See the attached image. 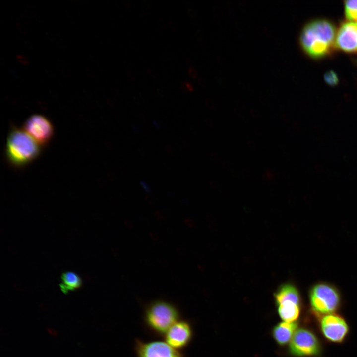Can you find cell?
Segmentation results:
<instances>
[{
	"label": "cell",
	"mask_w": 357,
	"mask_h": 357,
	"mask_svg": "<svg viewBox=\"0 0 357 357\" xmlns=\"http://www.w3.org/2000/svg\"><path fill=\"white\" fill-rule=\"evenodd\" d=\"M188 72L190 77L193 78H195L197 76L196 71L192 67L189 68Z\"/></svg>",
	"instance_id": "25"
},
{
	"label": "cell",
	"mask_w": 357,
	"mask_h": 357,
	"mask_svg": "<svg viewBox=\"0 0 357 357\" xmlns=\"http://www.w3.org/2000/svg\"><path fill=\"white\" fill-rule=\"evenodd\" d=\"M344 5L346 17L350 20L357 22V0L345 1Z\"/></svg>",
	"instance_id": "15"
},
{
	"label": "cell",
	"mask_w": 357,
	"mask_h": 357,
	"mask_svg": "<svg viewBox=\"0 0 357 357\" xmlns=\"http://www.w3.org/2000/svg\"><path fill=\"white\" fill-rule=\"evenodd\" d=\"M321 329L324 336L333 342H341L348 331L345 320L334 314H328L321 320Z\"/></svg>",
	"instance_id": "9"
},
{
	"label": "cell",
	"mask_w": 357,
	"mask_h": 357,
	"mask_svg": "<svg viewBox=\"0 0 357 357\" xmlns=\"http://www.w3.org/2000/svg\"><path fill=\"white\" fill-rule=\"evenodd\" d=\"M157 24L159 28L161 29H165L166 28V24L164 20L162 18H158L157 20Z\"/></svg>",
	"instance_id": "23"
},
{
	"label": "cell",
	"mask_w": 357,
	"mask_h": 357,
	"mask_svg": "<svg viewBox=\"0 0 357 357\" xmlns=\"http://www.w3.org/2000/svg\"><path fill=\"white\" fill-rule=\"evenodd\" d=\"M187 14L191 18L194 17L193 11L191 9L189 8L187 9Z\"/></svg>",
	"instance_id": "28"
},
{
	"label": "cell",
	"mask_w": 357,
	"mask_h": 357,
	"mask_svg": "<svg viewBox=\"0 0 357 357\" xmlns=\"http://www.w3.org/2000/svg\"><path fill=\"white\" fill-rule=\"evenodd\" d=\"M135 352L137 357H184L179 350L161 341L138 340L135 343Z\"/></svg>",
	"instance_id": "7"
},
{
	"label": "cell",
	"mask_w": 357,
	"mask_h": 357,
	"mask_svg": "<svg viewBox=\"0 0 357 357\" xmlns=\"http://www.w3.org/2000/svg\"><path fill=\"white\" fill-rule=\"evenodd\" d=\"M315 132H316L317 133H320L321 132L320 128H319V126H315Z\"/></svg>",
	"instance_id": "30"
},
{
	"label": "cell",
	"mask_w": 357,
	"mask_h": 357,
	"mask_svg": "<svg viewBox=\"0 0 357 357\" xmlns=\"http://www.w3.org/2000/svg\"><path fill=\"white\" fill-rule=\"evenodd\" d=\"M147 73L149 77L152 79L155 80L157 78V73L152 68H148L147 69Z\"/></svg>",
	"instance_id": "21"
},
{
	"label": "cell",
	"mask_w": 357,
	"mask_h": 357,
	"mask_svg": "<svg viewBox=\"0 0 357 357\" xmlns=\"http://www.w3.org/2000/svg\"><path fill=\"white\" fill-rule=\"evenodd\" d=\"M310 302L312 309L318 313L330 314L335 311L340 302V297L336 289L326 283H319L311 289Z\"/></svg>",
	"instance_id": "4"
},
{
	"label": "cell",
	"mask_w": 357,
	"mask_h": 357,
	"mask_svg": "<svg viewBox=\"0 0 357 357\" xmlns=\"http://www.w3.org/2000/svg\"><path fill=\"white\" fill-rule=\"evenodd\" d=\"M180 87L181 90L183 92H193L194 91V87L193 85L188 81H183L180 83Z\"/></svg>",
	"instance_id": "17"
},
{
	"label": "cell",
	"mask_w": 357,
	"mask_h": 357,
	"mask_svg": "<svg viewBox=\"0 0 357 357\" xmlns=\"http://www.w3.org/2000/svg\"><path fill=\"white\" fill-rule=\"evenodd\" d=\"M23 130L41 146L47 144L54 133L51 122L40 114H34L29 117L24 124Z\"/></svg>",
	"instance_id": "5"
},
{
	"label": "cell",
	"mask_w": 357,
	"mask_h": 357,
	"mask_svg": "<svg viewBox=\"0 0 357 357\" xmlns=\"http://www.w3.org/2000/svg\"><path fill=\"white\" fill-rule=\"evenodd\" d=\"M297 323L283 322L279 323L273 329V336L275 341L280 345L286 344L291 340L297 328Z\"/></svg>",
	"instance_id": "11"
},
{
	"label": "cell",
	"mask_w": 357,
	"mask_h": 357,
	"mask_svg": "<svg viewBox=\"0 0 357 357\" xmlns=\"http://www.w3.org/2000/svg\"><path fill=\"white\" fill-rule=\"evenodd\" d=\"M185 63L188 66H191L192 64V62L191 60H190V59H186Z\"/></svg>",
	"instance_id": "29"
},
{
	"label": "cell",
	"mask_w": 357,
	"mask_h": 357,
	"mask_svg": "<svg viewBox=\"0 0 357 357\" xmlns=\"http://www.w3.org/2000/svg\"><path fill=\"white\" fill-rule=\"evenodd\" d=\"M126 75L127 78L132 81H135L137 79V76L132 70H127Z\"/></svg>",
	"instance_id": "20"
},
{
	"label": "cell",
	"mask_w": 357,
	"mask_h": 357,
	"mask_svg": "<svg viewBox=\"0 0 357 357\" xmlns=\"http://www.w3.org/2000/svg\"><path fill=\"white\" fill-rule=\"evenodd\" d=\"M139 118L141 122H142L144 123H147V119L146 118V116L144 114L140 113L139 114Z\"/></svg>",
	"instance_id": "26"
},
{
	"label": "cell",
	"mask_w": 357,
	"mask_h": 357,
	"mask_svg": "<svg viewBox=\"0 0 357 357\" xmlns=\"http://www.w3.org/2000/svg\"><path fill=\"white\" fill-rule=\"evenodd\" d=\"M192 336L193 331L190 323L186 320H179L164 336L165 342L173 348L179 350L189 345Z\"/></svg>",
	"instance_id": "8"
},
{
	"label": "cell",
	"mask_w": 357,
	"mask_h": 357,
	"mask_svg": "<svg viewBox=\"0 0 357 357\" xmlns=\"http://www.w3.org/2000/svg\"><path fill=\"white\" fill-rule=\"evenodd\" d=\"M300 304L286 301L278 305V312L281 318L286 322H293L300 314Z\"/></svg>",
	"instance_id": "13"
},
{
	"label": "cell",
	"mask_w": 357,
	"mask_h": 357,
	"mask_svg": "<svg viewBox=\"0 0 357 357\" xmlns=\"http://www.w3.org/2000/svg\"><path fill=\"white\" fill-rule=\"evenodd\" d=\"M168 27L172 32H176L178 30L177 23L173 20H169L168 21Z\"/></svg>",
	"instance_id": "18"
},
{
	"label": "cell",
	"mask_w": 357,
	"mask_h": 357,
	"mask_svg": "<svg viewBox=\"0 0 357 357\" xmlns=\"http://www.w3.org/2000/svg\"><path fill=\"white\" fill-rule=\"evenodd\" d=\"M82 285V280L77 273L72 271H66L61 275L60 287L64 293L79 289Z\"/></svg>",
	"instance_id": "14"
},
{
	"label": "cell",
	"mask_w": 357,
	"mask_h": 357,
	"mask_svg": "<svg viewBox=\"0 0 357 357\" xmlns=\"http://www.w3.org/2000/svg\"><path fill=\"white\" fill-rule=\"evenodd\" d=\"M140 184L141 186L142 187L143 189L146 192H150L151 191V188L149 184L147 183L145 181H141L140 182Z\"/></svg>",
	"instance_id": "22"
},
{
	"label": "cell",
	"mask_w": 357,
	"mask_h": 357,
	"mask_svg": "<svg viewBox=\"0 0 357 357\" xmlns=\"http://www.w3.org/2000/svg\"><path fill=\"white\" fill-rule=\"evenodd\" d=\"M325 82L331 86L336 85L339 81L337 75L333 71L327 72L324 75Z\"/></svg>",
	"instance_id": "16"
},
{
	"label": "cell",
	"mask_w": 357,
	"mask_h": 357,
	"mask_svg": "<svg viewBox=\"0 0 357 357\" xmlns=\"http://www.w3.org/2000/svg\"><path fill=\"white\" fill-rule=\"evenodd\" d=\"M41 146L24 130L13 127L9 131L5 153L9 164L16 167L27 165L40 154Z\"/></svg>",
	"instance_id": "2"
},
{
	"label": "cell",
	"mask_w": 357,
	"mask_h": 357,
	"mask_svg": "<svg viewBox=\"0 0 357 357\" xmlns=\"http://www.w3.org/2000/svg\"><path fill=\"white\" fill-rule=\"evenodd\" d=\"M142 132L143 134L146 137H149L150 136V133L146 128H143Z\"/></svg>",
	"instance_id": "27"
},
{
	"label": "cell",
	"mask_w": 357,
	"mask_h": 357,
	"mask_svg": "<svg viewBox=\"0 0 357 357\" xmlns=\"http://www.w3.org/2000/svg\"><path fill=\"white\" fill-rule=\"evenodd\" d=\"M123 5L127 8H131L133 6V3L130 0H123Z\"/></svg>",
	"instance_id": "24"
},
{
	"label": "cell",
	"mask_w": 357,
	"mask_h": 357,
	"mask_svg": "<svg viewBox=\"0 0 357 357\" xmlns=\"http://www.w3.org/2000/svg\"><path fill=\"white\" fill-rule=\"evenodd\" d=\"M319 350V342L315 336L305 329L296 330L290 344V351L296 356H307L317 354Z\"/></svg>",
	"instance_id": "6"
},
{
	"label": "cell",
	"mask_w": 357,
	"mask_h": 357,
	"mask_svg": "<svg viewBox=\"0 0 357 357\" xmlns=\"http://www.w3.org/2000/svg\"><path fill=\"white\" fill-rule=\"evenodd\" d=\"M165 150L168 155L172 157H174L176 155V152L175 148L170 145H167L165 147Z\"/></svg>",
	"instance_id": "19"
},
{
	"label": "cell",
	"mask_w": 357,
	"mask_h": 357,
	"mask_svg": "<svg viewBox=\"0 0 357 357\" xmlns=\"http://www.w3.org/2000/svg\"><path fill=\"white\" fill-rule=\"evenodd\" d=\"M274 296L278 305L286 301H292L300 304L299 293L295 286L290 284L282 285L275 293Z\"/></svg>",
	"instance_id": "12"
},
{
	"label": "cell",
	"mask_w": 357,
	"mask_h": 357,
	"mask_svg": "<svg viewBox=\"0 0 357 357\" xmlns=\"http://www.w3.org/2000/svg\"><path fill=\"white\" fill-rule=\"evenodd\" d=\"M338 48L348 52L357 50V22L350 21L342 24L335 37Z\"/></svg>",
	"instance_id": "10"
},
{
	"label": "cell",
	"mask_w": 357,
	"mask_h": 357,
	"mask_svg": "<svg viewBox=\"0 0 357 357\" xmlns=\"http://www.w3.org/2000/svg\"><path fill=\"white\" fill-rule=\"evenodd\" d=\"M180 314L177 307L172 303L162 299L151 302L144 313L146 325L154 333L164 336L178 321Z\"/></svg>",
	"instance_id": "3"
},
{
	"label": "cell",
	"mask_w": 357,
	"mask_h": 357,
	"mask_svg": "<svg viewBox=\"0 0 357 357\" xmlns=\"http://www.w3.org/2000/svg\"><path fill=\"white\" fill-rule=\"evenodd\" d=\"M335 37V28L330 22L317 20L304 26L300 34V42L308 55L320 58L329 51Z\"/></svg>",
	"instance_id": "1"
}]
</instances>
